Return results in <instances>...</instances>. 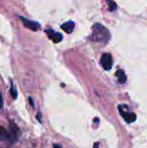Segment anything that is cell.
<instances>
[{
  "mask_svg": "<svg viewBox=\"0 0 147 148\" xmlns=\"http://www.w3.org/2000/svg\"><path fill=\"white\" fill-rule=\"evenodd\" d=\"M29 102H30V105L33 107V106H34V102H33V101H32L31 97H29Z\"/></svg>",
  "mask_w": 147,
  "mask_h": 148,
  "instance_id": "obj_13",
  "label": "cell"
},
{
  "mask_svg": "<svg viewBox=\"0 0 147 148\" xmlns=\"http://www.w3.org/2000/svg\"><path fill=\"white\" fill-rule=\"evenodd\" d=\"M53 148H62L59 145H56V144H54V146H53Z\"/></svg>",
  "mask_w": 147,
  "mask_h": 148,
  "instance_id": "obj_14",
  "label": "cell"
},
{
  "mask_svg": "<svg viewBox=\"0 0 147 148\" xmlns=\"http://www.w3.org/2000/svg\"><path fill=\"white\" fill-rule=\"evenodd\" d=\"M98 146H99V143H95V144H94V148H99Z\"/></svg>",
  "mask_w": 147,
  "mask_h": 148,
  "instance_id": "obj_15",
  "label": "cell"
},
{
  "mask_svg": "<svg viewBox=\"0 0 147 148\" xmlns=\"http://www.w3.org/2000/svg\"><path fill=\"white\" fill-rule=\"evenodd\" d=\"M20 19H21L22 23H23V25H24L26 28H28V29H31V30H33V31H36V30H38V29L41 28L40 23H38L36 22V21L29 20V19H27V18H25V17H23V16H21Z\"/></svg>",
  "mask_w": 147,
  "mask_h": 148,
  "instance_id": "obj_4",
  "label": "cell"
},
{
  "mask_svg": "<svg viewBox=\"0 0 147 148\" xmlns=\"http://www.w3.org/2000/svg\"><path fill=\"white\" fill-rule=\"evenodd\" d=\"M119 109H120V114L123 116L124 120L126 121V122L127 123H133L136 121V115L133 113L128 112V110H124L122 106H119Z\"/></svg>",
  "mask_w": 147,
  "mask_h": 148,
  "instance_id": "obj_5",
  "label": "cell"
},
{
  "mask_svg": "<svg viewBox=\"0 0 147 148\" xmlns=\"http://www.w3.org/2000/svg\"><path fill=\"white\" fill-rule=\"evenodd\" d=\"M101 64L105 70H110L113 67V58L111 54H104L101 58Z\"/></svg>",
  "mask_w": 147,
  "mask_h": 148,
  "instance_id": "obj_3",
  "label": "cell"
},
{
  "mask_svg": "<svg viewBox=\"0 0 147 148\" xmlns=\"http://www.w3.org/2000/svg\"><path fill=\"white\" fill-rule=\"evenodd\" d=\"M45 32L47 33L49 39H51L55 43H58L62 40V35L59 32H55L53 29H46Z\"/></svg>",
  "mask_w": 147,
  "mask_h": 148,
  "instance_id": "obj_6",
  "label": "cell"
},
{
  "mask_svg": "<svg viewBox=\"0 0 147 148\" xmlns=\"http://www.w3.org/2000/svg\"><path fill=\"white\" fill-rule=\"evenodd\" d=\"M61 28L68 34H70L73 32L74 28H75V23L73 21H68L66 23H64L63 24H62Z\"/></svg>",
  "mask_w": 147,
  "mask_h": 148,
  "instance_id": "obj_7",
  "label": "cell"
},
{
  "mask_svg": "<svg viewBox=\"0 0 147 148\" xmlns=\"http://www.w3.org/2000/svg\"><path fill=\"white\" fill-rule=\"evenodd\" d=\"M10 95H12L13 99H16V97H17V92H16V88L14 87V85H13L12 83H11V85H10Z\"/></svg>",
  "mask_w": 147,
  "mask_h": 148,
  "instance_id": "obj_10",
  "label": "cell"
},
{
  "mask_svg": "<svg viewBox=\"0 0 147 148\" xmlns=\"http://www.w3.org/2000/svg\"><path fill=\"white\" fill-rule=\"evenodd\" d=\"M89 39L94 42H107L110 39V32L102 24L95 23L92 27V34L89 36Z\"/></svg>",
  "mask_w": 147,
  "mask_h": 148,
  "instance_id": "obj_1",
  "label": "cell"
},
{
  "mask_svg": "<svg viewBox=\"0 0 147 148\" xmlns=\"http://www.w3.org/2000/svg\"><path fill=\"white\" fill-rule=\"evenodd\" d=\"M20 135V130L16 124L13 121H10V131L7 134V140H9L11 143H14L17 140Z\"/></svg>",
  "mask_w": 147,
  "mask_h": 148,
  "instance_id": "obj_2",
  "label": "cell"
},
{
  "mask_svg": "<svg viewBox=\"0 0 147 148\" xmlns=\"http://www.w3.org/2000/svg\"><path fill=\"white\" fill-rule=\"evenodd\" d=\"M115 75H116V77H117L120 83L123 84V83H125L126 82V75L125 72L122 69H118L116 71V73H115Z\"/></svg>",
  "mask_w": 147,
  "mask_h": 148,
  "instance_id": "obj_8",
  "label": "cell"
},
{
  "mask_svg": "<svg viewBox=\"0 0 147 148\" xmlns=\"http://www.w3.org/2000/svg\"><path fill=\"white\" fill-rule=\"evenodd\" d=\"M107 5L110 11H113L117 9V3L113 1H107Z\"/></svg>",
  "mask_w": 147,
  "mask_h": 148,
  "instance_id": "obj_9",
  "label": "cell"
},
{
  "mask_svg": "<svg viewBox=\"0 0 147 148\" xmlns=\"http://www.w3.org/2000/svg\"><path fill=\"white\" fill-rule=\"evenodd\" d=\"M4 139H7V132L3 127L0 126V140H3Z\"/></svg>",
  "mask_w": 147,
  "mask_h": 148,
  "instance_id": "obj_11",
  "label": "cell"
},
{
  "mask_svg": "<svg viewBox=\"0 0 147 148\" xmlns=\"http://www.w3.org/2000/svg\"><path fill=\"white\" fill-rule=\"evenodd\" d=\"M3 97H2V95H1V94H0V108H3Z\"/></svg>",
  "mask_w": 147,
  "mask_h": 148,
  "instance_id": "obj_12",
  "label": "cell"
}]
</instances>
